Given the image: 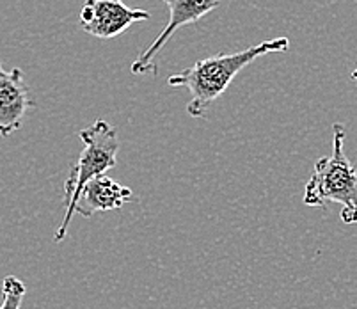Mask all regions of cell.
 <instances>
[{"mask_svg": "<svg viewBox=\"0 0 357 309\" xmlns=\"http://www.w3.org/2000/svg\"><path fill=\"white\" fill-rule=\"evenodd\" d=\"M352 80L354 82H357V66H356V70L352 71Z\"/></svg>", "mask_w": 357, "mask_h": 309, "instance_id": "9c48e42d", "label": "cell"}, {"mask_svg": "<svg viewBox=\"0 0 357 309\" xmlns=\"http://www.w3.org/2000/svg\"><path fill=\"white\" fill-rule=\"evenodd\" d=\"M25 288L24 281H20L15 276H8L2 282V295H4V301L0 304V309H20L22 302L25 297Z\"/></svg>", "mask_w": 357, "mask_h": 309, "instance_id": "ba28073f", "label": "cell"}, {"mask_svg": "<svg viewBox=\"0 0 357 309\" xmlns=\"http://www.w3.org/2000/svg\"><path fill=\"white\" fill-rule=\"evenodd\" d=\"M79 137L84 142V149L71 167L70 176L64 181L63 201L66 206V213H64L59 229L55 231V242H63L66 236L82 188L91 180L103 176L109 169L118 164V133L105 119H96L91 126L80 130Z\"/></svg>", "mask_w": 357, "mask_h": 309, "instance_id": "3957f363", "label": "cell"}, {"mask_svg": "<svg viewBox=\"0 0 357 309\" xmlns=\"http://www.w3.org/2000/svg\"><path fill=\"white\" fill-rule=\"evenodd\" d=\"M290 48L288 38H275L271 41L243 48L235 54L212 55L208 59L197 61L187 70L176 75H171L167 80L169 86L187 87L192 94L190 102L187 103V114L194 119H201L206 116L210 105L219 100L236 75L248 68L255 59L261 55L274 54V52H287Z\"/></svg>", "mask_w": 357, "mask_h": 309, "instance_id": "6da1fadb", "label": "cell"}, {"mask_svg": "<svg viewBox=\"0 0 357 309\" xmlns=\"http://www.w3.org/2000/svg\"><path fill=\"white\" fill-rule=\"evenodd\" d=\"M34 105L31 89L24 80V71L20 68L6 71L0 64V135L9 137L20 130L25 114Z\"/></svg>", "mask_w": 357, "mask_h": 309, "instance_id": "8992f818", "label": "cell"}, {"mask_svg": "<svg viewBox=\"0 0 357 309\" xmlns=\"http://www.w3.org/2000/svg\"><path fill=\"white\" fill-rule=\"evenodd\" d=\"M149 16L148 11L128 8L123 0H86L80 9V25L87 34L109 40L137 22L149 20Z\"/></svg>", "mask_w": 357, "mask_h": 309, "instance_id": "277c9868", "label": "cell"}, {"mask_svg": "<svg viewBox=\"0 0 357 309\" xmlns=\"http://www.w3.org/2000/svg\"><path fill=\"white\" fill-rule=\"evenodd\" d=\"M165 6L169 8V22L160 34L157 36V40L149 45L137 59L132 64V73L144 75L151 73L157 75V66H155L153 59L155 55L165 47L171 38L176 34L178 29L185 27V25L196 24L203 16L212 13L213 9L219 6L220 0H164Z\"/></svg>", "mask_w": 357, "mask_h": 309, "instance_id": "5b68a950", "label": "cell"}, {"mask_svg": "<svg viewBox=\"0 0 357 309\" xmlns=\"http://www.w3.org/2000/svg\"><path fill=\"white\" fill-rule=\"evenodd\" d=\"M130 199H132V190L128 187L103 174L91 180L82 188L77 206H75V213L89 219L100 211L119 210Z\"/></svg>", "mask_w": 357, "mask_h": 309, "instance_id": "52a82bcc", "label": "cell"}, {"mask_svg": "<svg viewBox=\"0 0 357 309\" xmlns=\"http://www.w3.org/2000/svg\"><path fill=\"white\" fill-rule=\"evenodd\" d=\"M345 126L336 123L333 126V155L314 162L313 174L306 183L304 204L306 206H327V203L342 204V220L357 224V169L345 155Z\"/></svg>", "mask_w": 357, "mask_h": 309, "instance_id": "7a4b0ae2", "label": "cell"}]
</instances>
